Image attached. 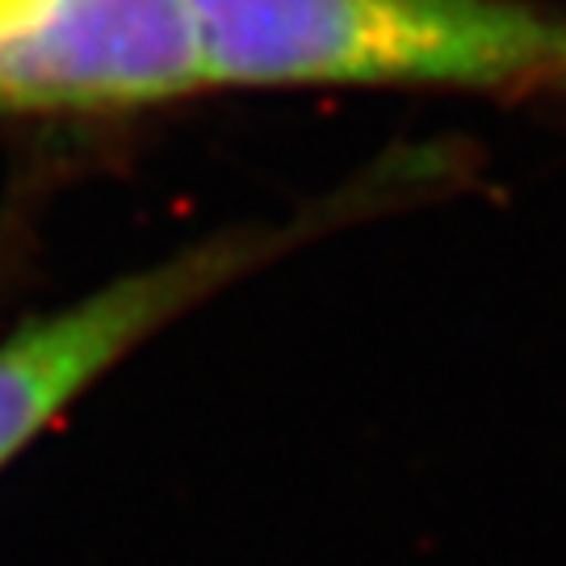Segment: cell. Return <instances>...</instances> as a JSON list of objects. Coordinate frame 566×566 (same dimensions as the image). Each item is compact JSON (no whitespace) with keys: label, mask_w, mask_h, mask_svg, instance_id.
<instances>
[{"label":"cell","mask_w":566,"mask_h":566,"mask_svg":"<svg viewBox=\"0 0 566 566\" xmlns=\"http://www.w3.org/2000/svg\"><path fill=\"white\" fill-rule=\"evenodd\" d=\"M202 84L189 0H0L4 109H114Z\"/></svg>","instance_id":"7a4b0ae2"},{"label":"cell","mask_w":566,"mask_h":566,"mask_svg":"<svg viewBox=\"0 0 566 566\" xmlns=\"http://www.w3.org/2000/svg\"><path fill=\"white\" fill-rule=\"evenodd\" d=\"M264 248L269 243L256 235L202 243L13 332L0 344V465L55 424L130 348L231 282L243 264L264 256Z\"/></svg>","instance_id":"3957f363"},{"label":"cell","mask_w":566,"mask_h":566,"mask_svg":"<svg viewBox=\"0 0 566 566\" xmlns=\"http://www.w3.org/2000/svg\"><path fill=\"white\" fill-rule=\"evenodd\" d=\"M214 84L566 88V9L542 0H189Z\"/></svg>","instance_id":"6da1fadb"}]
</instances>
